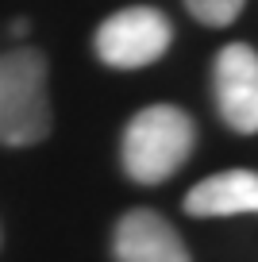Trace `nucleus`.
<instances>
[{
    "label": "nucleus",
    "mask_w": 258,
    "mask_h": 262,
    "mask_svg": "<svg viewBox=\"0 0 258 262\" xmlns=\"http://www.w3.org/2000/svg\"><path fill=\"white\" fill-rule=\"evenodd\" d=\"M197 147V123L178 104H150L123 131V170L139 185H158L185 166Z\"/></svg>",
    "instance_id": "nucleus-1"
},
{
    "label": "nucleus",
    "mask_w": 258,
    "mask_h": 262,
    "mask_svg": "<svg viewBox=\"0 0 258 262\" xmlns=\"http://www.w3.org/2000/svg\"><path fill=\"white\" fill-rule=\"evenodd\" d=\"M47 62L39 50L16 47L0 54V143L31 147V143L47 139Z\"/></svg>",
    "instance_id": "nucleus-2"
},
{
    "label": "nucleus",
    "mask_w": 258,
    "mask_h": 262,
    "mask_svg": "<svg viewBox=\"0 0 258 262\" xmlns=\"http://www.w3.org/2000/svg\"><path fill=\"white\" fill-rule=\"evenodd\" d=\"M174 27L158 8H123L97 27V58L112 70H143L169 50Z\"/></svg>",
    "instance_id": "nucleus-3"
},
{
    "label": "nucleus",
    "mask_w": 258,
    "mask_h": 262,
    "mask_svg": "<svg viewBox=\"0 0 258 262\" xmlns=\"http://www.w3.org/2000/svg\"><path fill=\"white\" fill-rule=\"evenodd\" d=\"M216 104L231 131H258V50L247 42H227L216 58Z\"/></svg>",
    "instance_id": "nucleus-4"
},
{
    "label": "nucleus",
    "mask_w": 258,
    "mask_h": 262,
    "mask_svg": "<svg viewBox=\"0 0 258 262\" xmlns=\"http://www.w3.org/2000/svg\"><path fill=\"white\" fill-rule=\"evenodd\" d=\"M116 262H189L181 235L150 208H135L116 224Z\"/></svg>",
    "instance_id": "nucleus-5"
},
{
    "label": "nucleus",
    "mask_w": 258,
    "mask_h": 262,
    "mask_svg": "<svg viewBox=\"0 0 258 262\" xmlns=\"http://www.w3.org/2000/svg\"><path fill=\"white\" fill-rule=\"evenodd\" d=\"M189 216H243L258 212V170H224L197 181L185 196Z\"/></svg>",
    "instance_id": "nucleus-6"
},
{
    "label": "nucleus",
    "mask_w": 258,
    "mask_h": 262,
    "mask_svg": "<svg viewBox=\"0 0 258 262\" xmlns=\"http://www.w3.org/2000/svg\"><path fill=\"white\" fill-rule=\"evenodd\" d=\"M243 4L247 0H185V8L208 27H227L243 12Z\"/></svg>",
    "instance_id": "nucleus-7"
}]
</instances>
